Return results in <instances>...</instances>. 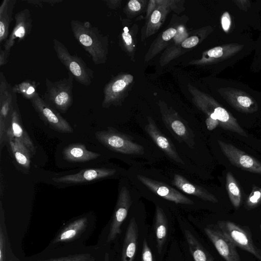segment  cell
I'll return each instance as SVG.
<instances>
[{"mask_svg": "<svg viewBox=\"0 0 261 261\" xmlns=\"http://www.w3.org/2000/svg\"><path fill=\"white\" fill-rule=\"evenodd\" d=\"M218 143L232 165L243 170L261 174V163L259 161L230 143L219 140Z\"/></svg>", "mask_w": 261, "mask_h": 261, "instance_id": "7", "label": "cell"}, {"mask_svg": "<svg viewBox=\"0 0 261 261\" xmlns=\"http://www.w3.org/2000/svg\"><path fill=\"white\" fill-rule=\"evenodd\" d=\"M217 228L237 247L252 254L261 261V254L252 240L250 233L244 228L229 221H219Z\"/></svg>", "mask_w": 261, "mask_h": 261, "instance_id": "5", "label": "cell"}, {"mask_svg": "<svg viewBox=\"0 0 261 261\" xmlns=\"http://www.w3.org/2000/svg\"><path fill=\"white\" fill-rule=\"evenodd\" d=\"M95 136L99 143L112 151L126 154L140 155L144 153V147L135 142L132 137L113 127L97 131Z\"/></svg>", "mask_w": 261, "mask_h": 261, "instance_id": "3", "label": "cell"}, {"mask_svg": "<svg viewBox=\"0 0 261 261\" xmlns=\"http://www.w3.org/2000/svg\"><path fill=\"white\" fill-rule=\"evenodd\" d=\"M227 99L230 105L237 110L243 113H250L257 109L253 99L241 92H230Z\"/></svg>", "mask_w": 261, "mask_h": 261, "instance_id": "26", "label": "cell"}, {"mask_svg": "<svg viewBox=\"0 0 261 261\" xmlns=\"http://www.w3.org/2000/svg\"><path fill=\"white\" fill-rule=\"evenodd\" d=\"M122 36L125 44L127 46H130L132 44L133 39L131 35L128 33L126 27L124 28V31L122 34Z\"/></svg>", "mask_w": 261, "mask_h": 261, "instance_id": "37", "label": "cell"}, {"mask_svg": "<svg viewBox=\"0 0 261 261\" xmlns=\"http://www.w3.org/2000/svg\"><path fill=\"white\" fill-rule=\"evenodd\" d=\"M63 159L70 163H85L100 156L98 153L88 150L84 144L72 143L65 147L62 151Z\"/></svg>", "mask_w": 261, "mask_h": 261, "instance_id": "18", "label": "cell"}, {"mask_svg": "<svg viewBox=\"0 0 261 261\" xmlns=\"http://www.w3.org/2000/svg\"><path fill=\"white\" fill-rule=\"evenodd\" d=\"M260 228H261V225H260Z\"/></svg>", "mask_w": 261, "mask_h": 261, "instance_id": "45", "label": "cell"}, {"mask_svg": "<svg viewBox=\"0 0 261 261\" xmlns=\"http://www.w3.org/2000/svg\"><path fill=\"white\" fill-rule=\"evenodd\" d=\"M154 220L156 246L159 253H161L167 238L168 223L166 216L159 206H156Z\"/></svg>", "mask_w": 261, "mask_h": 261, "instance_id": "25", "label": "cell"}, {"mask_svg": "<svg viewBox=\"0 0 261 261\" xmlns=\"http://www.w3.org/2000/svg\"><path fill=\"white\" fill-rule=\"evenodd\" d=\"M87 218H79L66 226L55 238L53 243L70 241L75 238L86 227Z\"/></svg>", "mask_w": 261, "mask_h": 261, "instance_id": "23", "label": "cell"}, {"mask_svg": "<svg viewBox=\"0 0 261 261\" xmlns=\"http://www.w3.org/2000/svg\"><path fill=\"white\" fill-rule=\"evenodd\" d=\"M15 20L13 29L4 44V49L9 53L16 41L20 42L30 33L33 25L31 14L28 9L16 13Z\"/></svg>", "mask_w": 261, "mask_h": 261, "instance_id": "12", "label": "cell"}, {"mask_svg": "<svg viewBox=\"0 0 261 261\" xmlns=\"http://www.w3.org/2000/svg\"><path fill=\"white\" fill-rule=\"evenodd\" d=\"M161 18V13L160 11L158 10H155L151 15L150 21L153 24H156L160 21Z\"/></svg>", "mask_w": 261, "mask_h": 261, "instance_id": "40", "label": "cell"}, {"mask_svg": "<svg viewBox=\"0 0 261 261\" xmlns=\"http://www.w3.org/2000/svg\"><path fill=\"white\" fill-rule=\"evenodd\" d=\"M53 47L59 60L73 75L76 81L84 86H89L94 73L83 60L76 55H71L67 47L57 39H54Z\"/></svg>", "mask_w": 261, "mask_h": 261, "instance_id": "4", "label": "cell"}, {"mask_svg": "<svg viewBox=\"0 0 261 261\" xmlns=\"http://www.w3.org/2000/svg\"><path fill=\"white\" fill-rule=\"evenodd\" d=\"M226 187L229 199L236 209H238L241 202V193L240 188L230 172L226 176Z\"/></svg>", "mask_w": 261, "mask_h": 261, "instance_id": "27", "label": "cell"}, {"mask_svg": "<svg viewBox=\"0 0 261 261\" xmlns=\"http://www.w3.org/2000/svg\"><path fill=\"white\" fill-rule=\"evenodd\" d=\"M27 2L37 5L39 7H42V3L43 1H28Z\"/></svg>", "mask_w": 261, "mask_h": 261, "instance_id": "42", "label": "cell"}, {"mask_svg": "<svg viewBox=\"0 0 261 261\" xmlns=\"http://www.w3.org/2000/svg\"><path fill=\"white\" fill-rule=\"evenodd\" d=\"M237 48L230 47L229 46H217L212 48L206 52V55L210 59H219L228 57V55L232 54L233 51H236Z\"/></svg>", "mask_w": 261, "mask_h": 261, "instance_id": "29", "label": "cell"}, {"mask_svg": "<svg viewBox=\"0 0 261 261\" xmlns=\"http://www.w3.org/2000/svg\"><path fill=\"white\" fill-rule=\"evenodd\" d=\"M11 150L16 162L22 167L29 169L32 155L29 149L15 138H7Z\"/></svg>", "mask_w": 261, "mask_h": 261, "instance_id": "22", "label": "cell"}, {"mask_svg": "<svg viewBox=\"0 0 261 261\" xmlns=\"http://www.w3.org/2000/svg\"><path fill=\"white\" fill-rule=\"evenodd\" d=\"M30 101L40 119L50 128L61 133L71 134L73 132L69 123L40 97L38 93Z\"/></svg>", "mask_w": 261, "mask_h": 261, "instance_id": "6", "label": "cell"}, {"mask_svg": "<svg viewBox=\"0 0 261 261\" xmlns=\"http://www.w3.org/2000/svg\"><path fill=\"white\" fill-rule=\"evenodd\" d=\"M16 94L7 82L3 72L0 74V119L5 121L9 113L13 112Z\"/></svg>", "mask_w": 261, "mask_h": 261, "instance_id": "19", "label": "cell"}, {"mask_svg": "<svg viewBox=\"0 0 261 261\" xmlns=\"http://www.w3.org/2000/svg\"><path fill=\"white\" fill-rule=\"evenodd\" d=\"M261 198V191L255 190L253 191V193L249 196L247 204L249 206H253L255 205L259 201Z\"/></svg>", "mask_w": 261, "mask_h": 261, "instance_id": "32", "label": "cell"}, {"mask_svg": "<svg viewBox=\"0 0 261 261\" xmlns=\"http://www.w3.org/2000/svg\"><path fill=\"white\" fill-rule=\"evenodd\" d=\"M73 79L69 72L68 77L58 81L53 82L46 78L45 101L58 111L66 113L73 103Z\"/></svg>", "mask_w": 261, "mask_h": 261, "instance_id": "2", "label": "cell"}, {"mask_svg": "<svg viewBox=\"0 0 261 261\" xmlns=\"http://www.w3.org/2000/svg\"><path fill=\"white\" fill-rule=\"evenodd\" d=\"M128 6L133 11H138L141 8L140 3L137 0H131L128 3Z\"/></svg>", "mask_w": 261, "mask_h": 261, "instance_id": "39", "label": "cell"}, {"mask_svg": "<svg viewBox=\"0 0 261 261\" xmlns=\"http://www.w3.org/2000/svg\"><path fill=\"white\" fill-rule=\"evenodd\" d=\"M37 87L36 82L27 80L15 85L12 87V89L16 94H20L24 98L30 100L38 94L36 91Z\"/></svg>", "mask_w": 261, "mask_h": 261, "instance_id": "28", "label": "cell"}, {"mask_svg": "<svg viewBox=\"0 0 261 261\" xmlns=\"http://www.w3.org/2000/svg\"><path fill=\"white\" fill-rule=\"evenodd\" d=\"M105 261H110L109 260V254L107 253H106V254H105Z\"/></svg>", "mask_w": 261, "mask_h": 261, "instance_id": "43", "label": "cell"}, {"mask_svg": "<svg viewBox=\"0 0 261 261\" xmlns=\"http://www.w3.org/2000/svg\"><path fill=\"white\" fill-rule=\"evenodd\" d=\"M177 31L174 28H170L163 32L162 38L164 41H168L175 35Z\"/></svg>", "mask_w": 261, "mask_h": 261, "instance_id": "36", "label": "cell"}, {"mask_svg": "<svg viewBox=\"0 0 261 261\" xmlns=\"http://www.w3.org/2000/svg\"><path fill=\"white\" fill-rule=\"evenodd\" d=\"M115 173L116 170L111 168H87L75 174L54 177L53 180L58 184L67 185L83 184L111 177Z\"/></svg>", "mask_w": 261, "mask_h": 261, "instance_id": "8", "label": "cell"}, {"mask_svg": "<svg viewBox=\"0 0 261 261\" xmlns=\"http://www.w3.org/2000/svg\"><path fill=\"white\" fill-rule=\"evenodd\" d=\"M172 184L184 193L196 196L205 201L213 203L218 202L216 197L206 189L199 186L193 184L183 176L174 174Z\"/></svg>", "mask_w": 261, "mask_h": 261, "instance_id": "17", "label": "cell"}, {"mask_svg": "<svg viewBox=\"0 0 261 261\" xmlns=\"http://www.w3.org/2000/svg\"><path fill=\"white\" fill-rule=\"evenodd\" d=\"M221 24L223 30L227 32L231 25V19L229 14L227 12H225L221 17Z\"/></svg>", "mask_w": 261, "mask_h": 261, "instance_id": "34", "label": "cell"}, {"mask_svg": "<svg viewBox=\"0 0 261 261\" xmlns=\"http://www.w3.org/2000/svg\"><path fill=\"white\" fill-rule=\"evenodd\" d=\"M138 228L135 218H132L127 226L123 241L122 261H133L136 252Z\"/></svg>", "mask_w": 261, "mask_h": 261, "instance_id": "20", "label": "cell"}, {"mask_svg": "<svg viewBox=\"0 0 261 261\" xmlns=\"http://www.w3.org/2000/svg\"><path fill=\"white\" fill-rule=\"evenodd\" d=\"M184 234L188 244L189 251L194 261H216L212 255L189 230H185Z\"/></svg>", "mask_w": 261, "mask_h": 261, "instance_id": "24", "label": "cell"}, {"mask_svg": "<svg viewBox=\"0 0 261 261\" xmlns=\"http://www.w3.org/2000/svg\"><path fill=\"white\" fill-rule=\"evenodd\" d=\"M5 238L2 229L0 231V261H5Z\"/></svg>", "mask_w": 261, "mask_h": 261, "instance_id": "35", "label": "cell"}, {"mask_svg": "<svg viewBox=\"0 0 261 261\" xmlns=\"http://www.w3.org/2000/svg\"><path fill=\"white\" fill-rule=\"evenodd\" d=\"M40 261H95V260L92 256L88 254H81Z\"/></svg>", "mask_w": 261, "mask_h": 261, "instance_id": "30", "label": "cell"}, {"mask_svg": "<svg viewBox=\"0 0 261 261\" xmlns=\"http://www.w3.org/2000/svg\"><path fill=\"white\" fill-rule=\"evenodd\" d=\"M16 0H4L0 6V42L6 41L8 38L9 26L13 20V10Z\"/></svg>", "mask_w": 261, "mask_h": 261, "instance_id": "21", "label": "cell"}, {"mask_svg": "<svg viewBox=\"0 0 261 261\" xmlns=\"http://www.w3.org/2000/svg\"><path fill=\"white\" fill-rule=\"evenodd\" d=\"M167 127L189 146L194 144V135L191 129L179 119L176 113H165L163 116Z\"/></svg>", "mask_w": 261, "mask_h": 261, "instance_id": "16", "label": "cell"}, {"mask_svg": "<svg viewBox=\"0 0 261 261\" xmlns=\"http://www.w3.org/2000/svg\"><path fill=\"white\" fill-rule=\"evenodd\" d=\"M204 232L225 261H241L235 245L217 227H206Z\"/></svg>", "mask_w": 261, "mask_h": 261, "instance_id": "11", "label": "cell"}, {"mask_svg": "<svg viewBox=\"0 0 261 261\" xmlns=\"http://www.w3.org/2000/svg\"><path fill=\"white\" fill-rule=\"evenodd\" d=\"M129 190L126 187L120 189L110 226L107 242L114 240L121 232V226L125 219L132 204Z\"/></svg>", "mask_w": 261, "mask_h": 261, "instance_id": "9", "label": "cell"}, {"mask_svg": "<svg viewBox=\"0 0 261 261\" xmlns=\"http://www.w3.org/2000/svg\"><path fill=\"white\" fill-rule=\"evenodd\" d=\"M5 121L4 120L0 119V138H1V143L2 142V138L3 137V135L4 133H6V130L5 129Z\"/></svg>", "mask_w": 261, "mask_h": 261, "instance_id": "41", "label": "cell"}, {"mask_svg": "<svg viewBox=\"0 0 261 261\" xmlns=\"http://www.w3.org/2000/svg\"><path fill=\"white\" fill-rule=\"evenodd\" d=\"M6 135L7 138L18 139L29 149L32 156L35 154L36 147L30 136L22 126L17 107L14 108L11 115V124L6 130Z\"/></svg>", "mask_w": 261, "mask_h": 261, "instance_id": "14", "label": "cell"}, {"mask_svg": "<svg viewBox=\"0 0 261 261\" xmlns=\"http://www.w3.org/2000/svg\"><path fill=\"white\" fill-rule=\"evenodd\" d=\"M141 259L142 261H154L151 251L145 239L143 242Z\"/></svg>", "mask_w": 261, "mask_h": 261, "instance_id": "31", "label": "cell"}, {"mask_svg": "<svg viewBox=\"0 0 261 261\" xmlns=\"http://www.w3.org/2000/svg\"><path fill=\"white\" fill-rule=\"evenodd\" d=\"M258 251L260 254H261V249L258 248Z\"/></svg>", "mask_w": 261, "mask_h": 261, "instance_id": "44", "label": "cell"}, {"mask_svg": "<svg viewBox=\"0 0 261 261\" xmlns=\"http://www.w3.org/2000/svg\"><path fill=\"white\" fill-rule=\"evenodd\" d=\"M199 42V38L197 36H192L185 40L181 43L184 48H189L196 46Z\"/></svg>", "mask_w": 261, "mask_h": 261, "instance_id": "33", "label": "cell"}, {"mask_svg": "<svg viewBox=\"0 0 261 261\" xmlns=\"http://www.w3.org/2000/svg\"><path fill=\"white\" fill-rule=\"evenodd\" d=\"M133 80L132 75L126 74L115 77L106 85L103 90L104 99L102 107L108 108L111 105L116 103L121 93Z\"/></svg>", "mask_w": 261, "mask_h": 261, "instance_id": "15", "label": "cell"}, {"mask_svg": "<svg viewBox=\"0 0 261 261\" xmlns=\"http://www.w3.org/2000/svg\"><path fill=\"white\" fill-rule=\"evenodd\" d=\"M70 24L74 38L93 62L97 65L103 63L107 54V41L98 29L89 21L72 20Z\"/></svg>", "mask_w": 261, "mask_h": 261, "instance_id": "1", "label": "cell"}, {"mask_svg": "<svg viewBox=\"0 0 261 261\" xmlns=\"http://www.w3.org/2000/svg\"><path fill=\"white\" fill-rule=\"evenodd\" d=\"M145 129L153 142L167 156L176 162L184 164L174 144L162 133L152 118H148V124Z\"/></svg>", "mask_w": 261, "mask_h": 261, "instance_id": "13", "label": "cell"}, {"mask_svg": "<svg viewBox=\"0 0 261 261\" xmlns=\"http://www.w3.org/2000/svg\"><path fill=\"white\" fill-rule=\"evenodd\" d=\"M137 178L146 187L159 196L176 204H193L194 202L175 189L162 182L139 174Z\"/></svg>", "mask_w": 261, "mask_h": 261, "instance_id": "10", "label": "cell"}, {"mask_svg": "<svg viewBox=\"0 0 261 261\" xmlns=\"http://www.w3.org/2000/svg\"><path fill=\"white\" fill-rule=\"evenodd\" d=\"M10 53L6 51L5 49L1 48L0 51V65L3 66L8 62V58Z\"/></svg>", "mask_w": 261, "mask_h": 261, "instance_id": "38", "label": "cell"}]
</instances>
